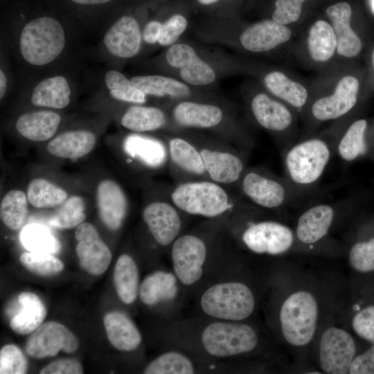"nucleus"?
Masks as SVG:
<instances>
[{
	"label": "nucleus",
	"instance_id": "f257e3e1",
	"mask_svg": "<svg viewBox=\"0 0 374 374\" xmlns=\"http://www.w3.org/2000/svg\"><path fill=\"white\" fill-rule=\"evenodd\" d=\"M168 197L184 214L208 219L231 215L248 221L260 211L239 193L210 179L177 183L169 189Z\"/></svg>",
	"mask_w": 374,
	"mask_h": 374
},
{
	"label": "nucleus",
	"instance_id": "f03ea898",
	"mask_svg": "<svg viewBox=\"0 0 374 374\" xmlns=\"http://www.w3.org/2000/svg\"><path fill=\"white\" fill-rule=\"evenodd\" d=\"M337 139L309 137L283 150L284 177L301 197L310 193L321 179L336 154Z\"/></svg>",
	"mask_w": 374,
	"mask_h": 374
},
{
	"label": "nucleus",
	"instance_id": "7ed1b4c3",
	"mask_svg": "<svg viewBox=\"0 0 374 374\" xmlns=\"http://www.w3.org/2000/svg\"><path fill=\"white\" fill-rule=\"evenodd\" d=\"M319 305L310 291L299 289L291 292L279 310V325L285 341L301 348L309 344L316 333Z\"/></svg>",
	"mask_w": 374,
	"mask_h": 374
},
{
	"label": "nucleus",
	"instance_id": "20e7f679",
	"mask_svg": "<svg viewBox=\"0 0 374 374\" xmlns=\"http://www.w3.org/2000/svg\"><path fill=\"white\" fill-rule=\"evenodd\" d=\"M238 193L259 209L280 210L301 197L285 178L263 167H249L238 186Z\"/></svg>",
	"mask_w": 374,
	"mask_h": 374
},
{
	"label": "nucleus",
	"instance_id": "39448f33",
	"mask_svg": "<svg viewBox=\"0 0 374 374\" xmlns=\"http://www.w3.org/2000/svg\"><path fill=\"white\" fill-rule=\"evenodd\" d=\"M187 139L199 150L209 179L238 192L239 182L248 168L247 154L224 140Z\"/></svg>",
	"mask_w": 374,
	"mask_h": 374
},
{
	"label": "nucleus",
	"instance_id": "423d86ee",
	"mask_svg": "<svg viewBox=\"0 0 374 374\" xmlns=\"http://www.w3.org/2000/svg\"><path fill=\"white\" fill-rule=\"evenodd\" d=\"M64 32L55 19L42 17L25 25L19 39L21 53L33 65L42 66L54 60L62 51Z\"/></svg>",
	"mask_w": 374,
	"mask_h": 374
},
{
	"label": "nucleus",
	"instance_id": "0eeeda50",
	"mask_svg": "<svg viewBox=\"0 0 374 374\" xmlns=\"http://www.w3.org/2000/svg\"><path fill=\"white\" fill-rule=\"evenodd\" d=\"M200 305L204 312L210 317L238 321L253 313L255 298L244 283L226 282L208 287L202 295Z\"/></svg>",
	"mask_w": 374,
	"mask_h": 374
},
{
	"label": "nucleus",
	"instance_id": "6e6552de",
	"mask_svg": "<svg viewBox=\"0 0 374 374\" xmlns=\"http://www.w3.org/2000/svg\"><path fill=\"white\" fill-rule=\"evenodd\" d=\"M202 344L210 355L225 357L252 351L258 344V336L250 326L234 322H215L202 334Z\"/></svg>",
	"mask_w": 374,
	"mask_h": 374
},
{
	"label": "nucleus",
	"instance_id": "1a4fd4ad",
	"mask_svg": "<svg viewBox=\"0 0 374 374\" xmlns=\"http://www.w3.org/2000/svg\"><path fill=\"white\" fill-rule=\"evenodd\" d=\"M240 240L249 250L258 254L281 255L298 247L294 231L274 220L247 221Z\"/></svg>",
	"mask_w": 374,
	"mask_h": 374
},
{
	"label": "nucleus",
	"instance_id": "9d476101",
	"mask_svg": "<svg viewBox=\"0 0 374 374\" xmlns=\"http://www.w3.org/2000/svg\"><path fill=\"white\" fill-rule=\"evenodd\" d=\"M349 204L344 201L319 203L304 210L294 230L298 247L316 246L323 242Z\"/></svg>",
	"mask_w": 374,
	"mask_h": 374
},
{
	"label": "nucleus",
	"instance_id": "9b49d317",
	"mask_svg": "<svg viewBox=\"0 0 374 374\" xmlns=\"http://www.w3.org/2000/svg\"><path fill=\"white\" fill-rule=\"evenodd\" d=\"M356 350V343L350 333L337 326L328 327L321 334L319 343V366L328 374L348 373Z\"/></svg>",
	"mask_w": 374,
	"mask_h": 374
},
{
	"label": "nucleus",
	"instance_id": "f8f14e48",
	"mask_svg": "<svg viewBox=\"0 0 374 374\" xmlns=\"http://www.w3.org/2000/svg\"><path fill=\"white\" fill-rule=\"evenodd\" d=\"M207 246L202 238L193 233L180 235L171 245V258L177 278L184 285L198 281L203 274Z\"/></svg>",
	"mask_w": 374,
	"mask_h": 374
},
{
	"label": "nucleus",
	"instance_id": "ddd939ff",
	"mask_svg": "<svg viewBox=\"0 0 374 374\" xmlns=\"http://www.w3.org/2000/svg\"><path fill=\"white\" fill-rule=\"evenodd\" d=\"M182 214L168 196L147 204L142 217L155 242L161 247H168L180 235Z\"/></svg>",
	"mask_w": 374,
	"mask_h": 374
},
{
	"label": "nucleus",
	"instance_id": "4468645a",
	"mask_svg": "<svg viewBox=\"0 0 374 374\" xmlns=\"http://www.w3.org/2000/svg\"><path fill=\"white\" fill-rule=\"evenodd\" d=\"M166 142L168 166L175 184L210 179L199 150L190 140L175 136L168 138Z\"/></svg>",
	"mask_w": 374,
	"mask_h": 374
},
{
	"label": "nucleus",
	"instance_id": "2eb2a0df",
	"mask_svg": "<svg viewBox=\"0 0 374 374\" xmlns=\"http://www.w3.org/2000/svg\"><path fill=\"white\" fill-rule=\"evenodd\" d=\"M79 346L76 337L64 325L48 321L36 328L27 340L25 350L35 359L56 355L60 350L74 353Z\"/></svg>",
	"mask_w": 374,
	"mask_h": 374
},
{
	"label": "nucleus",
	"instance_id": "dca6fc26",
	"mask_svg": "<svg viewBox=\"0 0 374 374\" xmlns=\"http://www.w3.org/2000/svg\"><path fill=\"white\" fill-rule=\"evenodd\" d=\"M75 237L78 242L75 251L80 267L94 276L103 274L112 261V255L96 227L84 222L76 227Z\"/></svg>",
	"mask_w": 374,
	"mask_h": 374
},
{
	"label": "nucleus",
	"instance_id": "f3484780",
	"mask_svg": "<svg viewBox=\"0 0 374 374\" xmlns=\"http://www.w3.org/2000/svg\"><path fill=\"white\" fill-rule=\"evenodd\" d=\"M359 84L351 75L342 78L332 94L316 100L310 113L314 120L327 121L337 119L348 114L356 105Z\"/></svg>",
	"mask_w": 374,
	"mask_h": 374
},
{
	"label": "nucleus",
	"instance_id": "a211bd4d",
	"mask_svg": "<svg viewBox=\"0 0 374 374\" xmlns=\"http://www.w3.org/2000/svg\"><path fill=\"white\" fill-rule=\"evenodd\" d=\"M168 64L179 69L183 80L193 85H206L215 80L213 68L204 62L195 49L186 44H176L167 51Z\"/></svg>",
	"mask_w": 374,
	"mask_h": 374
},
{
	"label": "nucleus",
	"instance_id": "6ab92c4d",
	"mask_svg": "<svg viewBox=\"0 0 374 374\" xmlns=\"http://www.w3.org/2000/svg\"><path fill=\"white\" fill-rule=\"evenodd\" d=\"M96 206L105 226L112 231L123 225L128 211L127 197L122 187L111 179H103L96 188Z\"/></svg>",
	"mask_w": 374,
	"mask_h": 374
},
{
	"label": "nucleus",
	"instance_id": "aec40b11",
	"mask_svg": "<svg viewBox=\"0 0 374 374\" xmlns=\"http://www.w3.org/2000/svg\"><path fill=\"white\" fill-rule=\"evenodd\" d=\"M124 153L141 166L159 170L168 164V149L166 140L132 134L123 143Z\"/></svg>",
	"mask_w": 374,
	"mask_h": 374
},
{
	"label": "nucleus",
	"instance_id": "412c9836",
	"mask_svg": "<svg viewBox=\"0 0 374 374\" xmlns=\"http://www.w3.org/2000/svg\"><path fill=\"white\" fill-rule=\"evenodd\" d=\"M172 118L181 127L212 130L221 126L225 116L217 105L182 101L173 107Z\"/></svg>",
	"mask_w": 374,
	"mask_h": 374
},
{
	"label": "nucleus",
	"instance_id": "4be33fe9",
	"mask_svg": "<svg viewBox=\"0 0 374 374\" xmlns=\"http://www.w3.org/2000/svg\"><path fill=\"white\" fill-rule=\"evenodd\" d=\"M104 43L114 55L129 58L139 51L141 33L137 21L130 16L118 19L107 31Z\"/></svg>",
	"mask_w": 374,
	"mask_h": 374
},
{
	"label": "nucleus",
	"instance_id": "5701e85b",
	"mask_svg": "<svg viewBox=\"0 0 374 374\" xmlns=\"http://www.w3.org/2000/svg\"><path fill=\"white\" fill-rule=\"evenodd\" d=\"M292 32L285 25L273 19L257 22L244 30L240 43L247 51L258 53L270 51L288 41Z\"/></svg>",
	"mask_w": 374,
	"mask_h": 374
},
{
	"label": "nucleus",
	"instance_id": "b1692460",
	"mask_svg": "<svg viewBox=\"0 0 374 374\" xmlns=\"http://www.w3.org/2000/svg\"><path fill=\"white\" fill-rule=\"evenodd\" d=\"M251 110L257 123L264 129L274 133L288 132L294 116L283 103L260 93L251 101Z\"/></svg>",
	"mask_w": 374,
	"mask_h": 374
},
{
	"label": "nucleus",
	"instance_id": "393cba45",
	"mask_svg": "<svg viewBox=\"0 0 374 374\" xmlns=\"http://www.w3.org/2000/svg\"><path fill=\"white\" fill-rule=\"evenodd\" d=\"M326 15L332 23L337 37V53L346 57L358 55L362 42L350 26L352 10L346 2H339L326 9Z\"/></svg>",
	"mask_w": 374,
	"mask_h": 374
},
{
	"label": "nucleus",
	"instance_id": "a878e982",
	"mask_svg": "<svg viewBox=\"0 0 374 374\" xmlns=\"http://www.w3.org/2000/svg\"><path fill=\"white\" fill-rule=\"evenodd\" d=\"M368 122H353L337 139L336 154L345 162H353L374 154V143L368 134Z\"/></svg>",
	"mask_w": 374,
	"mask_h": 374
},
{
	"label": "nucleus",
	"instance_id": "bb28decb",
	"mask_svg": "<svg viewBox=\"0 0 374 374\" xmlns=\"http://www.w3.org/2000/svg\"><path fill=\"white\" fill-rule=\"evenodd\" d=\"M103 323L110 344L117 350L132 351L141 343V335L133 321L117 311L106 314Z\"/></svg>",
	"mask_w": 374,
	"mask_h": 374
},
{
	"label": "nucleus",
	"instance_id": "cd10ccee",
	"mask_svg": "<svg viewBox=\"0 0 374 374\" xmlns=\"http://www.w3.org/2000/svg\"><path fill=\"white\" fill-rule=\"evenodd\" d=\"M96 143L93 133L86 130L69 131L60 134L47 145V151L53 156L77 159L89 154Z\"/></svg>",
	"mask_w": 374,
	"mask_h": 374
},
{
	"label": "nucleus",
	"instance_id": "c85d7f7f",
	"mask_svg": "<svg viewBox=\"0 0 374 374\" xmlns=\"http://www.w3.org/2000/svg\"><path fill=\"white\" fill-rule=\"evenodd\" d=\"M19 308L10 321L11 329L19 335L33 332L44 321L47 312L41 299L32 292H21L18 296Z\"/></svg>",
	"mask_w": 374,
	"mask_h": 374
},
{
	"label": "nucleus",
	"instance_id": "c756f323",
	"mask_svg": "<svg viewBox=\"0 0 374 374\" xmlns=\"http://www.w3.org/2000/svg\"><path fill=\"white\" fill-rule=\"evenodd\" d=\"M60 116L51 111H39L21 116L15 126L24 138L33 141H44L51 138L60 123Z\"/></svg>",
	"mask_w": 374,
	"mask_h": 374
},
{
	"label": "nucleus",
	"instance_id": "7c9ffc66",
	"mask_svg": "<svg viewBox=\"0 0 374 374\" xmlns=\"http://www.w3.org/2000/svg\"><path fill=\"white\" fill-rule=\"evenodd\" d=\"M177 276L172 273L157 271L147 276L139 288L141 301L148 305L175 298L177 294Z\"/></svg>",
	"mask_w": 374,
	"mask_h": 374
},
{
	"label": "nucleus",
	"instance_id": "2f4dec72",
	"mask_svg": "<svg viewBox=\"0 0 374 374\" xmlns=\"http://www.w3.org/2000/svg\"><path fill=\"white\" fill-rule=\"evenodd\" d=\"M71 89L62 76H55L40 82L33 89L31 102L34 105L62 109L70 103Z\"/></svg>",
	"mask_w": 374,
	"mask_h": 374
},
{
	"label": "nucleus",
	"instance_id": "473e14b6",
	"mask_svg": "<svg viewBox=\"0 0 374 374\" xmlns=\"http://www.w3.org/2000/svg\"><path fill=\"white\" fill-rule=\"evenodd\" d=\"M267 89L275 96L301 112L307 103V89L300 83L288 78L283 73L273 71L264 79Z\"/></svg>",
	"mask_w": 374,
	"mask_h": 374
},
{
	"label": "nucleus",
	"instance_id": "72a5a7b5",
	"mask_svg": "<svg viewBox=\"0 0 374 374\" xmlns=\"http://www.w3.org/2000/svg\"><path fill=\"white\" fill-rule=\"evenodd\" d=\"M139 270L134 259L127 254L117 260L113 274L114 284L120 299L125 304L132 303L139 289Z\"/></svg>",
	"mask_w": 374,
	"mask_h": 374
},
{
	"label": "nucleus",
	"instance_id": "f704fd0d",
	"mask_svg": "<svg viewBox=\"0 0 374 374\" xmlns=\"http://www.w3.org/2000/svg\"><path fill=\"white\" fill-rule=\"evenodd\" d=\"M168 122L166 114L159 108L134 105L121 118V125L133 132H152L164 127Z\"/></svg>",
	"mask_w": 374,
	"mask_h": 374
},
{
	"label": "nucleus",
	"instance_id": "c9c22d12",
	"mask_svg": "<svg viewBox=\"0 0 374 374\" xmlns=\"http://www.w3.org/2000/svg\"><path fill=\"white\" fill-rule=\"evenodd\" d=\"M134 86L146 95L157 97L168 96L181 98L190 94L187 84L174 78L159 75H138L131 79Z\"/></svg>",
	"mask_w": 374,
	"mask_h": 374
},
{
	"label": "nucleus",
	"instance_id": "e433bc0d",
	"mask_svg": "<svg viewBox=\"0 0 374 374\" xmlns=\"http://www.w3.org/2000/svg\"><path fill=\"white\" fill-rule=\"evenodd\" d=\"M308 47L314 61L325 62L331 58L337 48V37L332 26L324 20L314 23L309 31Z\"/></svg>",
	"mask_w": 374,
	"mask_h": 374
},
{
	"label": "nucleus",
	"instance_id": "4c0bfd02",
	"mask_svg": "<svg viewBox=\"0 0 374 374\" xmlns=\"http://www.w3.org/2000/svg\"><path fill=\"white\" fill-rule=\"evenodd\" d=\"M26 195L28 202L38 208H56L68 198L66 191L43 178L30 181Z\"/></svg>",
	"mask_w": 374,
	"mask_h": 374
},
{
	"label": "nucleus",
	"instance_id": "58836bf2",
	"mask_svg": "<svg viewBox=\"0 0 374 374\" xmlns=\"http://www.w3.org/2000/svg\"><path fill=\"white\" fill-rule=\"evenodd\" d=\"M28 202L27 195L20 190H11L3 197L0 217L8 229L17 231L23 226L28 214Z\"/></svg>",
	"mask_w": 374,
	"mask_h": 374
},
{
	"label": "nucleus",
	"instance_id": "ea45409f",
	"mask_svg": "<svg viewBox=\"0 0 374 374\" xmlns=\"http://www.w3.org/2000/svg\"><path fill=\"white\" fill-rule=\"evenodd\" d=\"M84 211V199L78 195L71 196L64 203L56 207L49 219V224L60 229L77 227L85 220Z\"/></svg>",
	"mask_w": 374,
	"mask_h": 374
},
{
	"label": "nucleus",
	"instance_id": "a19ab883",
	"mask_svg": "<svg viewBox=\"0 0 374 374\" xmlns=\"http://www.w3.org/2000/svg\"><path fill=\"white\" fill-rule=\"evenodd\" d=\"M20 240L29 251L41 253H55L60 247L59 241L44 226L28 224L21 231Z\"/></svg>",
	"mask_w": 374,
	"mask_h": 374
},
{
	"label": "nucleus",
	"instance_id": "79ce46f5",
	"mask_svg": "<svg viewBox=\"0 0 374 374\" xmlns=\"http://www.w3.org/2000/svg\"><path fill=\"white\" fill-rule=\"evenodd\" d=\"M348 262L357 272L374 271V234L359 235L350 244L348 251Z\"/></svg>",
	"mask_w": 374,
	"mask_h": 374
},
{
	"label": "nucleus",
	"instance_id": "37998d69",
	"mask_svg": "<svg viewBox=\"0 0 374 374\" xmlns=\"http://www.w3.org/2000/svg\"><path fill=\"white\" fill-rule=\"evenodd\" d=\"M194 366L184 355L175 351L165 353L150 362L145 374H192Z\"/></svg>",
	"mask_w": 374,
	"mask_h": 374
},
{
	"label": "nucleus",
	"instance_id": "c03bdc74",
	"mask_svg": "<svg viewBox=\"0 0 374 374\" xmlns=\"http://www.w3.org/2000/svg\"><path fill=\"white\" fill-rule=\"evenodd\" d=\"M105 84L110 96L116 100L137 104L146 101V94L133 84L123 73L109 71L105 75Z\"/></svg>",
	"mask_w": 374,
	"mask_h": 374
},
{
	"label": "nucleus",
	"instance_id": "a18cd8bd",
	"mask_svg": "<svg viewBox=\"0 0 374 374\" xmlns=\"http://www.w3.org/2000/svg\"><path fill=\"white\" fill-rule=\"evenodd\" d=\"M19 260L26 269L39 276L55 275L64 269L62 261L49 253L24 252L21 254Z\"/></svg>",
	"mask_w": 374,
	"mask_h": 374
},
{
	"label": "nucleus",
	"instance_id": "49530a36",
	"mask_svg": "<svg viewBox=\"0 0 374 374\" xmlns=\"http://www.w3.org/2000/svg\"><path fill=\"white\" fill-rule=\"evenodd\" d=\"M27 369V359L17 346L7 344L1 348V374H24Z\"/></svg>",
	"mask_w": 374,
	"mask_h": 374
},
{
	"label": "nucleus",
	"instance_id": "de8ad7c7",
	"mask_svg": "<svg viewBox=\"0 0 374 374\" xmlns=\"http://www.w3.org/2000/svg\"><path fill=\"white\" fill-rule=\"evenodd\" d=\"M351 327L359 337L374 344V305H366L356 312L351 319Z\"/></svg>",
	"mask_w": 374,
	"mask_h": 374
},
{
	"label": "nucleus",
	"instance_id": "09e8293b",
	"mask_svg": "<svg viewBox=\"0 0 374 374\" xmlns=\"http://www.w3.org/2000/svg\"><path fill=\"white\" fill-rule=\"evenodd\" d=\"M305 0H276L272 19L283 25L297 21Z\"/></svg>",
	"mask_w": 374,
	"mask_h": 374
},
{
	"label": "nucleus",
	"instance_id": "8fccbe9b",
	"mask_svg": "<svg viewBox=\"0 0 374 374\" xmlns=\"http://www.w3.org/2000/svg\"><path fill=\"white\" fill-rule=\"evenodd\" d=\"M186 19L177 14L170 17L161 24V31L158 42L163 46L175 43L187 28Z\"/></svg>",
	"mask_w": 374,
	"mask_h": 374
},
{
	"label": "nucleus",
	"instance_id": "3c124183",
	"mask_svg": "<svg viewBox=\"0 0 374 374\" xmlns=\"http://www.w3.org/2000/svg\"><path fill=\"white\" fill-rule=\"evenodd\" d=\"M40 374H82L81 364L72 358H64L51 362L43 367Z\"/></svg>",
	"mask_w": 374,
	"mask_h": 374
},
{
	"label": "nucleus",
	"instance_id": "603ef678",
	"mask_svg": "<svg viewBox=\"0 0 374 374\" xmlns=\"http://www.w3.org/2000/svg\"><path fill=\"white\" fill-rule=\"evenodd\" d=\"M349 374H374V344L364 353L356 355L349 369Z\"/></svg>",
	"mask_w": 374,
	"mask_h": 374
},
{
	"label": "nucleus",
	"instance_id": "864d4df0",
	"mask_svg": "<svg viewBox=\"0 0 374 374\" xmlns=\"http://www.w3.org/2000/svg\"><path fill=\"white\" fill-rule=\"evenodd\" d=\"M161 24L157 21H151L145 25L143 32L145 42L149 44L158 42L161 31Z\"/></svg>",
	"mask_w": 374,
	"mask_h": 374
},
{
	"label": "nucleus",
	"instance_id": "5fc2aeb1",
	"mask_svg": "<svg viewBox=\"0 0 374 374\" xmlns=\"http://www.w3.org/2000/svg\"><path fill=\"white\" fill-rule=\"evenodd\" d=\"M74 3L82 5H97L110 1L111 0H71Z\"/></svg>",
	"mask_w": 374,
	"mask_h": 374
},
{
	"label": "nucleus",
	"instance_id": "6e6d98bb",
	"mask_svg": "<svg viewBox=\"0 0 374 374\" xmlns=\"http://www.w3.org/2000/svg\"><path fill=\"white\" fill-rule=\"evenodd\" d=\"M7 87V79L3 71H0V98H2L4 96Z\"/></svg>",
	"mask_w": 374,
	"mask_h": 374
},
{
	"label": "nucleus",
	"instance_id": "4d7b16f0",
	"mask_svg": "<svg viewBox=\"0 0 374 374\" xmlns=\"http://www.w3.org/2000/svg\"><path fill=\"white\" fill-rule=\"evenodd\" d=\"M199 3L203 5H210L216 3L219 0H197Z\"/></svg>",
	"mask_w": 374,
	"mask_h": 374
},
{
	"label": "nucleus",
	"instance_id": "13d9d810",
	"mask_svg": "<svg viewBox=\"0 0 374 374\" xmlns=\"http://www.w3.org/2000/svg\"><path fill=\"white\" fill-rule=\"evenodd\" d=\"M372 61H373V66H374V50H373V54H372Z\"/></svg>",
	"mask_w": 374,
	"mask_h": 374
},
{
	"label": "nucleus",
	"instance_id": "bf43d9fd",
	"mask_svg": "<svg viewBox=\"0 0 374 374\" xmlns=\"http://www.w3.org/2000/svg\"><path fill=\"white\" fill-rule=\"evenodd\" d=\"M373 7H374V0H373Z\"/></svg>",
	"mask_w": 374,
	"mask_h": 374
}]
</instances>
